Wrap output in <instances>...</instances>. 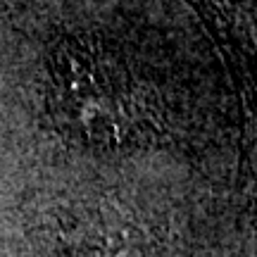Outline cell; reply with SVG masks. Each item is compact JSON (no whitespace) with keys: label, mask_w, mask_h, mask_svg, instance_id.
<instances>
[{"label":"cell","mask_w":257,"mask_h":257,"mask_svg":"<svg viewBox=\"0 0 257 257\" xmlns=\"http://www.w3.org/2000/svg\"><path fill=\"white\" fill-rule=\"evenodd\" d=\"M69 257H148L143 233L138 229H124L105 221H91L74 238Z\"/></svg>","instance_id":"obj_2"},{"label":"cell","mask_w":257,"mask_h":257,"mask_svg":"<svg viewBox=\"0 0 257 257\" xmlns=\"http://www.w3.org/2000/svg\"><path fill=\"white\" fill-rule=\"evenodd\" d=\"M50 72L57 114L79 138L121 146L136 136L141 105L117 62L86 46H64Z\"/></svg>","instance_id":"obj_1"}]
</instances>
